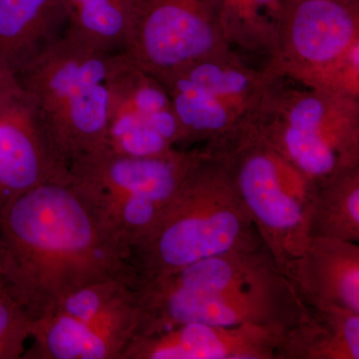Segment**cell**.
<instances>
[{
    "label": "cell",
    "mask_w": 359,
    "mask_h": 359,
    "mask_svg": "<svg viewBox=\"0 0 359 359\" xmlns=\"http://www.w3.org/2000/svg\"><path fill=\"white\" fill-rule=\"evenodd\" d=\"M0 276L32 320L85 285L135 283L127 252L70 182L37 187L0 209Z\"/></svg>",
    "instance_id": "6da1fadb"
},
{
    "label": "cell",
    "mask_w": 359,
    "mask_h": 359,
    "mask_svg": "<svg viewBox=\"0 0 359 359\" xmlns=\"http://www.w3.org/2000/svg\"><path fill=\"white\" fill-rule=\"evenodd\" d=\"M263 245L224 163L203 146L154 226L129 250L134 287L207 257Z\"/></svg>",
    "instance_id": "7a4b0ae2"
},
{
    "label": "cell",
    "mask_w": 359,
    "mask_h": 359,
    "mask_svg": "<svg viewBox=\"0 0 359 359\" xmlns=\"http://www.w3.org/2000/svg\"><path fill=\"white\" fill-rule=\"evenodd\" d=\"M110 54L65 32L15 74L68 169L78 158L107 147Z\"/></svg>",
    "instance_id": "3957f363"
},
{
    "label": "cell",
    "mask_w": 359,
    "mask_h": 359,
    "mask_svg": "<svg viewBox=\"0 0 359 359\" xmlns=\"http://www.w3.org/2000/svg\"><path fill=\"white\" fill-rule=\"evenodd\" d=\"M248 121L313 182L359 166V97L269 76Z\"/></svg>",
    "instance_id": "277c9868"
},
{
    "label": "cell",
    "mask_w": 359,
    "mask_h": 359,
    "mask_svg": "<svg viewBox=\"0 0 359 359\" xmlns=\"http://www.w3.org/2000/svg\"><path fill=\"white\" fill-rule=\"evenodd\" d=\"M205 147L224 163L264 245L285 273L309 242L313 182L271 148L249 121Z\"/></svg>",
    "instance_id": "5b68a950"
},
{
    "label": "cell",
    "mask_w": 359,
    "mask_h": 359,
    "mask_svg": "<svg viewBox=\"0 0 359 359\" xmlns=\"http://www.w3.org/2000/svg\"><path fill=\"white\" fill-rule=\"evenodd\" d=\"M264 70L359 97V0H283L275 52Z\"/></svg>",
    "instance_id": "8992f818"
},
{
    "label": "cell",
    "mask_w": 359,
    "mask_h": 359,
    "mask_svg": "<svg viewBox=\"0 0 359 359\" xmlns=\"http://www.w3.org/2000/svg\"><path fill=\"white\" fill-rule=\"evenodd\" d=\"M164 85L183 148L214 145L248 121L269 76L231 50L194 61L157 78Z\"/></svg>",
    "instance_id": "52a82bcc"
},
{
    "label": "cell",
    "mask_w": 359,
    "mask_h": 359,
    "mask_svg": "<svg viewBox=\"0 0 359 359\" xmlns=\"http://www.w3.org/2000/svg\"><path fill=\"white\" fill-rule=\"evenodd\" d=\"M107 148L130 157H158L183 148L164 85L126 51L108 60Z\"/></svg>",
    "instance_id": "ba28073f"
},
{
    "label": "cell",
    "mask_w": 359,
    "mask_h": 359,
    "mask_svg": "<svg viewBox=\"0 0 359 359\" xmlns=\"http://www.w3.org/2000/svg\"><path fill=\"white\" fill-rule=\"evenodd\" d=\"M134 290L140 311L134 337L157 334L186 323L290 328L309 313L294 290L192 294L153 285Z\"/></svg>",
    "instance_id": "9c48e42d"
},
{
    "label": "cell",
    "mask_w": 359,
    "mask_h": 359,
    "mask_svg": "<svg viewBox=\"0 0 359 359\" xmlns=\"http://www.w3.org/2000/svg\"><path fill=\"white\" fill-rule=\"evenodd\" d=\"M219 0H137L127 53L156 78L229 51Z\"/></svg>",
    "instance_id": "30bf717a"
},
{
    "label": "cell",
    "mask_w": 359,
    "mask_h": 359,
    "mask_svg": "<svg viewBox=\"0 0 359 359\" xmlns=\"http://www.w3.org/2000/svg\"><path fill=\"white\" fill-rule=\"evenodd\" d=\"M70 182L15 74L0 70V209L45 184Z\"/></svg>",
    "instance_id": "8fae6325"
},
{
    "label": "cell",
    "mask_w": 359,
    "mask_h": 359,
    "mask_svg": "<svg viewBox=\"0 0 359 359\" xmlns=\"http://www.w3.org/2000/svg\"><path fill=\"white\" fill-rule=\"evenodd\" d=\"M202 154L203 146L158 157H130L106 147L71 163L70 183L92 195L132 196L168 205Z\"/></svg>",
    "instance_id": "7c38bea8"
},
{
    "label": "cell",
    "mask_w": 359,
    "mask_h": 359,
    "mask_svg": "<svg viewBox=\"0 0 359 359\" xmlns=\"http://www.w3.org/2000/svg\"><path fill=\"white\" fill-rule=\"evenodd\" d=\"M287 330L278 325L186 323L134 337L121 359H275Z\"/></svg>",
    "instance_id": "4fadbf2b"
},
{
    "label": "cell",
    "mask_w": 359,
    "mask_h": 359,
    "mask_svg": "<svg viewBox=\"0 0 359 359\" xmlns=\"http://www.w3.org/2000/svg\"><path fill=\"white\" fill-rule=\"evenodd\" d=\"M139 306L90 320L55 311L32 320L25 359H121L138 327Z\"/></svg>",
    "instance_id": "5bb4252c"
},
{
    "label": "cell",
    "mask_w": 359,
    "mask_h": 359,
    "mask_svg": "<svg viewBox=\"0 0 359 359\" xmlns=\"http://www.w3.org/2000/svg\"><path fill=\"white\" fill-rule=\"evenodd\" d=\"M309 309L344 308L359 313V245L309 238L306 250L283 273Z\"/></svg>",
    "instance_id": "9a60e30c"
},
{
    "label": "cell",
    "mask_w": 359,
    "mask_h": 359,
    "mask_svg": "<svg viewBox=\"0 0 359 359\" xmlns=\"http://www.w3.org/2000/svg\"><path fill=\"white\" fill-rule=\"evenodd\" d=\"M141 285L192 294L294 290L264 245L257 250H231L207 257Z\"/></svg>",
    "instance_id": "2e32d148"
},
{
    "label": "cell",
    "mask_w": 359,
    "mask_h": 359,
    "mask_svg": "<svg viewBox=\"0 0 359 359\" xmlns=\"http://www.w3.org/2000/svg\"><path fill=\"white\" fill-rule=\"evenodd\" d=\"M66 22L63 0H0V70L16 74Z\"/></svg>",
    "instance_id": "e0dca14e"
},
{
    "label": "cell",
    "mask_w": 359,
    "mask_h": 359,
    "mask_svg": "<svg viewBox=\"0 0 359 359\" xmlns=\"http://www.w3.org/2000/svg\"><path fill=\"white\" fill-rule=\"evenodd\" d=\"M275 359H359V313L309 309L304 320L285 332Z\"/></svg>",
    "instance_id": "ac0fdd59"
},
{
    "label": "cell",
    "mask_w": 359,
    "mask_h": 359,
    "mask_svg": "<svg viewBox=\"0 0 359 359\" xmlns=\"http://www.w3.org/2000/svg\"><path fill=\"white\" fill-rule=\"evenodd\" d=\"M219 6L230 50L264 69L275 52L283 0H219Z\"/></svg>",
    "instance_id": "d6986e66"
},
{
    "label": "cell",
    "mask_w": 359,
    "mask_h": 359,
    "mask_svg": "<svg viewBox=\"0 0 359 359\" xmlns=\"http://www.w3.org/2000/svg\"><path fill=\"white\" fill-rule=\"evenodd\" d=\"M309 237L359 243V166L313 182Z\"/></svg>",
    "instance_id": "ffe728a7"
},
{
    "label": "cell",
    "mask_w": 359,
    "mask_h": 359,
    "mask_svg": "<svg viewBox=\"0 0 359 359\" xmlns=\"http://www.w3.org/2000/svg\"><path fill=\"white\" fill-rule=\"evenodd\" d=\"M66 32L98 50H126L136 18L137 0H63Z\"/></svg>",
    "instance_id": "44dd1931"
},
{
    "label": "cell",
    "mask_w": 359,
    "mask_h": 359,
    "mask_svg": "<svg viewBox=\"0 0 359 359\" xmlns=\"http://www.w3.org/2000/svg\"><path fill=\"white\" fill-rule=\"evenodd\" d=\"M135 306H138V299L131 283L108 280L85 285L67 295L55 311L90 320Z\"/></svg>",
    "instance_id": "7402d4cb"
},
{
    "label": "cell",
    "mask_w": 359,
    "mask_h": 359,
    "mask_svg": "<svg viewBox=\"0 0 359 359\" xmlns=\"http://www.w3.org/2000/svg\"><path fill=\"white\" fill-rule=\"evenodd\" d=\"M32 320L6 290L0 294V359L22 358Z\"/></svg>",
    "instance_id": "603a6c76"
},
{
    "label": "cell",
    "mask_w": 359,
    "mask_h": 359,
    "mask_svg": "<svg viewBox=\"0 0 359 359\" xmlns=\"http://www.w3.org/2000/svg\"><path fill=\"white\" fill-rule=\"evenodd\" d=\"M4 290H6V287H4V283L2 282L1 276H0V294L4 292Z\"/></svg>",
    "instance_id": "cb8c5ba5"
}]
</instances>
